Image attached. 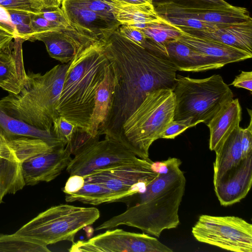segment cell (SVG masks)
<instances>
[{
	"instance_id": "obj_42",
	"label": "cell",
	"mask_w": 252,
	"mask_h": 252,
	"mask_svg": "<svg viewBox=\"0 0 252 252\" xmlns=\"http://www.w3.org/2000/svg\"><path fill=\"white\" fill-rule=\"evenodd\" d=\"M238 88H243L251 93L252 92V71H241L240 74L236 76L230 84Z\"/></svg>"
},
{
	"instance_id": "obj_45",
	"label": "cell",
	"mask_w": 252,
	"mask_h": 252,
	"mask_svg": "<svg viewBox=\"0 0 252 252\" xmlns=\"http://www.w3.org/2000/svg\"><path fill=\"white\" fill-rule=\"evenodd\" d=\"M45 8L60 7L63 0H44Z\"/></svg>"
},
{
	"instance_id": "obj_27",
	"label": "cell",
	"mask_w": 252,
	"mask_h": 252,
	"mask_svg": "<svg viewBox=\"0 0 252 252\" xmlns=\"http://www.w3.org/2000/svg\"><path fill=\"white\" fill-rule=\"evenodd\" d=\"M67 202H80L84 204L98 205L103 203L122 202V197L103 186L93 182H85L78 191L65 194Z\"/></svg>"
},
{
	"instance_id": "obj_32",
	"label": "cell",
	"mask_w": 252,
	"mask_h": 252,
	"mask_svg": "<svg viewBox=\"0 0 252 252\" xmlns=\"http://www.w3.org/2000/svg\"><path fill=\"white\" fill-rule=\"evenodd\" d=\"M52 130L56 136L65 144L66 149L70 147L79 133L74 124L61 116L54 121Z\"/></svg>"
},
{
	"instance_id": "obj_18",
	"label": "cell",
	"mask_w": 252,
	"mask_h": 252,
	"mask_svg": "<svg viewBox=\"0 0 252 252\" xmlns=\"http://www.w3.org/2000/svg\"><path fill=\"white\" fill-rule=\"evenodd\" d=\"M213 60L220 67L252 57V54L211 39L183 32L177 39Z\"/></svg>"
},
{
	"instance_id": "obj_20",
	"label": "cell",
	"mask_w": 252,
	"mask_h": 252,
	"mask_svg": "<svg viewBox=\"0 0 252 252\" xmlns=\"http://www.w3.org/2000/svg\"><path fill=\"white\" fill-rule=\"evenodd\" d=\"M187 33L222 42L252 54V20L230 24L216 30L181 29Z\"/></svg>"
},
{
	"instance_id": "obj_11",
	"label": "cell",
	"mask_w": 252,
	"mask_h": 252,
	"mask_svg": "<svg viewBox=\"0 0 252 252\" xmlns=\"http://www.w3.org/2000/svg\"><path fill=\"white\" fill-rule=\"evenodd\" d=\"M97 137L74 156L66 169L69 175L84 176L95 170L110 165L130 162L138 157L119 142Z\"/></svg>"
},
{
	"instance_id": "obj_13",
	"label": "cell",
	"mask_w": 252,
	"mask_h": 252,
	"mask_svg": "<svg viewBox=\"0 0 252 252\" xmlns=\"http://www.w3.org/2000/svg\"><path fill=\"white\" fill-rule=\"evenodd\" d=\"M71 154L62 147L32 156L21 162L25 185L34 186L40 182H49L66 168Z\"/></svg>"
},
{
	"instance_id": "obj_12",
	"label": "cell",
	"mask_w": 252,
	"mask_h": 252,
	"mask_svg": "<svg viewBox=\"0 0 252 252\" xmlns=\"http://www.w3.org/2000/svg\"><path fill=\"white\" fill-rule=\"evenodd\" d=\"M158 14L163 17L194 18L215 24H233L252 20L246 8L228 6L183 7L170 3L153 2Z\"/></svg>"
},
{
	"instance_id": "obj_4",
	"label": "cell",
	"mask_w": 252,
	"mask_h": 252,
	"mask_svg": "<svg viewBox=\"0 0 252 252\" xmlns=\"http://www.w3.org/2000/svg\"><path fill=\"white\" fill-rule=\"evenodd\" d=\"M68 66L58 64L45 74L27 73L26 82L17 94L0 99V106L9 116L38 129L52 130L59 116L57 106Z\"/></svg>"
},
{
	"instance_id": "obj_41",
	"label": "cell",
	"mask_w": 252,
	"mask_h": 252,
	"mask_svg": "<svg viewBox=\"0 0 252 252\" xmlns=\"http://www.w3.org/2000/svg\"><path fill=\"white\" fill-rule=\"evenodd\" d=\"M85 184L84 178L78 175H70L63 191L65 194H70L79 191Z\"/></svg>"
},
{
	"instance_id": "obj_26",
	"label": "cell",
	"mask_w": 252,
	"mask_h": 252,
	"mask_svg": "<svg viewBox=\"0 0 252 252\" xmlns=\"http://www.w3.org/2000/svg\"><path fill=\"white\" fill-rule=\"evenodd\" d=\"M112 2L114 16L121 25L142 29L148 24L164 20L156 12L152 3L123 4Z\"/></svg>"
},
{
	"instance_id": "obj_14",
	"label": "cell",
	"mask_w": 252,
	"mask_h": 252,
	"mask_svg": "<svg viewBox=\"0 0 252 252\" xmlns=\"http://www.w3.org/2000/svg\"><path fill=\"white\" fill-rule=\"evenodd\" d=\"M43 42L51 57L62 63H68L82 49L97 41L72 27L34 34L30 41Z\"/></svg>"
},
{
	"instance_id": "obj_3",
	"label": "cell",
	"mask_w": 252,
	"mask_h": 252,
	"mask_svg": "<svg viewBox=\"0 0 252 252\" xmlns=\"http://www.w3.org/2000/svg\"><path fill=\"white\" fill-rule=\"evenodd\" d=\"M109 63L100 42L82 49L68 63L57 110L80 133L88 134L95 95Z\"/></svg>"
},
{
	"instance_id": "obj_5",
	"label": "cell",
	"mask_w": 252,
	"mask_h": 252,
	"mask_svg": "<svg viewBox=\"0 0 252 252\" xmlns=\"http://www.w3.org/2000/svg\"><path fill=\"white\" fill-rule=\"evenodd\" d=\"M175 98L173 91L149 92L122 126L116 140L136 156L149 158L151 145L173 120Z\"/></svg>"
},
{
	"instance_id": "obj_24",
	"label": "cell",
	"mask_w": 252,
	"mask_h": 252,
	"mask_svg": "<svg viewBox=\"0 0 252 252\" xmlns=\"http://www.w3.org/2000/svg\"><path fill=\"white\" fill-rule=\"evenodd\" d=\"M0 133L8 141L21 137L41 139L59 147L65 144L53 130L38 129L8 115L0 106Z\"/></svg>"
},
{
	"instance_id": "obj_33",
	"label": "cell",
	"mask_w": 252,
	"mask_h": 252,
	"mask_svg": "<svg viewBox=\"0 0 252 252\" xmlns=\"http://www.w3.org/2000/svg\"><path fill=\"white\" fill-rule=\"evenodd\" d=\"M162 18L172 25L181 29H189L200 31H211L230 24H215L190 18L179 17H163Z\"/></svg>"
},
{
	"instance_id": "obj_19",
	"label": "cell",
	"mask_w": 252,
	"mask_h": 252,
	"mask_svg": "<svg viewBox=\"0 0 252 252\" xmlns=\"http://www.w3.org/2000/svg\"><path fill=\"white\" fill-rule=\"evenodd\" d=\"M242 118V108L238 98L224 104L207 124L210 130L209 149L216 151L232 131L238 126Z\"/></svg>"
},
{
	"instance_id": "obj_9",
	"label": "cell",
	"mask_w": 252,
	"mask_h": 252,
	"mask_svg": "<svg viewBox=\"0 0 252 252\" xmlns=\"http://www.w3.org/2000/svg\"><path fill=\"white\" fill-rule=\"evenodd\" d=\"M149 158L116 164L95 170L84 176L85 182L100 184L119 195L126 203L131 197L143 192L158 175Z\"/></svg>"
},
{
	"instance_id": "obj_29",
	"label": "cell",
	"mask_w": 252,
	"mask_h": 252,
	"mask_svg": "<svg viewBox=\"0 0 252 252\" xmlns=\"http://www.w3.org/2000/svg\"><path fill=\"white\" fill-rule=\"evenodd\" d=\"M138 29L152 41L162 46L168 42L177 40L182 33L181 29L165 19L160 22L148 24L143 28Z\"/></svg>"
},
{
	"instance_id": "obj_40",
	"label": "cell",
	"mask_w": 252,
	"mask_h": 252,
	"mask_svg": "<svg viewBox=\"0 0 252 252\" xmlns=\"http://www.w3.org/2000/svg\"><path fill=\"white\" fill-rule=\"evenodd\" d=\"M39 12L31 14L32 26L34 34L62 29L45 19Z\"/></svg>"
},
{
	"instance_id": "obj_28",
	"label": "cell",
	"mask_w": 252,
	"mask_h": 252,
	"mask_svg": "<svg viewBox=\"0 0 252 252\" xmlns=\"http://www.w3.org/2000/svg\"><path fill=\"white\" fill-rule=\"evenodd\" d=\"M47 246L15 233L0 234V252H49Z\"/></svg>"
},
{
	"instance_id": "obj_34",
	"label": "cell",
	"mask_w": 252,
	"mask_h": 252,
	"mask_svg": "<svg viewBox=\"0 0 252 252\" xmlns=\"http://www.w3.org/2000/svg\"><path fill=\"white\" fill-rule=\"evenodd\" d=\"M87 9L96 13L116 25L121 24L114 15L112 1L111 0H74Z\"/></svg>"
},
{
	"instance_id": "obj_35",
	"label": "cell",
	"mask_w": 252,
	"mask_h": 252,
	"mask_svg": "<svg viewBox=\"0 0 252 252\" xmlns=\"http://www.w3.org/2000/svg\"><path fill=\"white\" fill-rule=\"evenodd\" d=\"M0 6L32 14L38 13L45 7L44 0H0Z\"/></svg>"
},
{
	"instance_id": "obj_30",
	"label": "cell",
	"mask_w": 252,
	"mask_h": 252,
	"mask_svg": "<svg viewBox=\"0 0 252 252\" xmlns=\"http://www.w3.org/2000/svg\"><path fill=\"white\" fill-rule=\"evenodd\" d=\"M117 31L121 35L142 48L157 54L167 57L165 46L152 41L140 30L131 26L121 25Z\"/></svg>"
},
{
	"instance_id": "obj_22",
	"label": "cell",
	"mask_w": 252,
	"mask_h": 252,
	"mask_svg": "<svg viewBox=\"0 0 252 252\" xmlns=\"http://www.w3.org/2000/svg\"><path fill=\"white\" fill-rule=\"evenodd\" d=\"M22 161L4 137L0 147V203L7 194H15L25 183L21 171Z\"/></svg>"
},
{
	"instance_id": "obj_17",
	"label": "cell",
	"mask_w": 252,
	"mask_h": 252,
	"mask_svg": "<svg viewBox=\"0 0 252 252\" xmlns=\"http://www.w3.org/2000/svg\"><path fill=\"white\" fill-rule=\"evenodd\" d=\"M24 41L15 37L0 49V87L9 94H18L26 81L22 50Z\"/></svg>"
},
{
	"instance_id": "obj_10",
	"label": "cell",
	"mask_w": 252,
	"mask_h": 252,
	"mask_svg": "<svg viewBox=\"0 0 252 252\" xmlns=\"http://www.w3.org/2000/svg\"><path fill=\"white\" fill-rule=\"evenodd\" d=\"M71 252H172L157 238L145 233L109 229L87 241L72 243Z\"/></svg>"
},
{
	"instance_id": "obj_2",
	"label": "cell",
	"mask_w": 252,
	"mask_h": 252,
	"mask_svg": "<svg viewBox=\"0 0 252 252\" xmlns=\"http://www.w3.org/2000/svg\"><path fill=\"white\" fill-rule=\"evenodd\" d=\"M180 159L169 158L154 162L158 175L141 193L131 196L123 213L100 224L95 231L125 225L159 237L165 229L176 228L179 223V208L186 187V179L180 166Z\"/></svg>"
},
{
	"instance_id": "obj_7",
	"label": "cell",
	"mask_w": 252,
	"mask_h": 252,
	"mask_svg": "<svg viewBox=\"0 0 252 252\" xmlns=\"http://www.w3.org/2000/svg\"><path fill=\"white\" fill-rule=\"evenodd\" d=\"M99 217L100 212L95 207L61 204L41 212L15 234L46 246L63 241L73 243L76 234Z\"/></svg>"
},
{
	"instance_id": "obj_1",
	"label": "cell",
	"mask_w": 252,
	"mask_h": 252,
	"mask_svg": "<svg viewBox=\"0 0 252 252\" xmlns=\"http://www.w3.org/2000/svg\"><path fill=\"white\" fill-rule=\"evenodd\" d=\"M114 77L111 112L101 135L116 140L121 127L149 92L173 90L178 69L166 57L146 50L114 32L103 42Z\"/></svg>"
},
{
	"instance_id": "obj_38",
	"label": "cell",
	"mask_w": 252,
	"mask_h": 252,
	"mask_svg": "<svg viewBox=\"0 0 252 252\" xmlns=\"http://www.w3.org/2000/svg\"><path fill=\"white\" fill-rule=\"evenodd\" d=\"M39 14L47 21L60 28L71 27L60 7L44 8L39 12Z\"/></svg>"
},
{
	"instance_id": "obj_46",
	"label": "cell",
	"mask_w": 252,
	"mask_h": 252,
	"mask_svg": "<svg viewBox=\"0 0 252 252\" xmlns=\"http://www.w3.org/2000/svg\"><path fill=\"white\" fill-rule=\"evenodd\" d=\"M3 139V135L0 133V147L1 146V144L2 143V140Z\"/></svg>"
},
{
	"instance_id": "obj_23",
	"label": "cell",
	"mask_w": 252,
	"mask_h": 252,
	"mask_svg": "<svg viewBox=\"0 0 252 252\" xmlns=\"http://www.w3.org/2000/svg\"><path fill=\"white\" fill-rule=\"evenodd\" d=\"M168 59L178 70L199 72L221 68L208 56L178 40L165 44Z\"/></svg>"
},
{
	"instance_id": "obj_21",
	"label": "cell",
	"mask_w": 252,
	"mask_h": 252,
	"mask_svg": "<svg viewBox=\"0 0 252 252\" xmlns=\"http://www.w3.org/2000/svg\"><path fill=\"white\" fill-rule=\"evenodd\" d=\"M114 93V77L109 63L103 81L97 90L90 118L88 135L93 138L101 135V132L111 112Z\"/></svg>"
},
{
	"instance_id": "obj_44",
	"label": "cell",
	"mask_w": 252,
	"mask_h": 252,
	"mask_svg": "<svg viewBox=\"0 0 252 252\" xmlns=\"http://www.w3.org/2000/svg\"><path fill=\"white\" fill-rule=\"evenodd\" d=\"M123 4H140L149 2L148 0H111Z\"/></svg>"
},
{
	"instance_id": "obj_8",
	"label": "cell",
	"mask_w": 252,
	"mask_h": 252,
	"mask_svg": "<svg viewBox=\"0 0 252 252\" xmlns=\"http://www.w3.org/2000/svg\"><path fill=\"white\" fill-rule=\"evenodd\" d=\"M191 232L201 243L232 252H252V224L238 217L202 215Z\"/></svg>"
},
{
	"instance_id": "obj_48",
	"label": "cell",
	"mask_w": 252,
	"mask_h": 252,
	"mask_svg": "<svg viewBox=\"0 0 252 252\" xmlns=\"http://www.w3.org/2000/svg\"><path fill=\"white\" fill-rule=\"evenodd\" d=\"M150 2L152 3L153 0H148Z\"/></svg>"
},
{
	"instance_id": "obj_31",
	"label": "cell",
	"mask_w": 252,
	"mask_h": 252,
	"mask_svg": "<svg viewBox=\"0 0 252 252\" xmlns=\"http://www.w3.org/2000/svg\"><path fill=\"white\" fill-rule=\"evenodd\" d=\"M7 10L10 21L15 28L16 37L24 41L30 40L34 34L31 23L32 13L17 10Z\"/></svg>"
},
{
	"instance_id": "obj_15",
	"label": "cell",
	"mask_w": 252,
	"mask_h": 252,
	"mask_svg": "<svg viewBox=\"0 0 252 252\" xmlns=\"http://www.w3.org/2000/svg\"><path fill=\"white\" fill-rule=\"evenodd\" d=\"M61 5L71 27L97 42H105L119 27L74 0H63Z\"/></svg>"
},
{
	"instance_id": "obj_16",
	"label": "cell",
	"mask_w": 252,
	"mask_h": 252,
	"mask_svg": "<svg viewBox=\"0 0 252 252\" xmlns=\"http://www.w3.org/2000/svg\"><path fill=\"white\" fill-rule=\"evenodd\" d=\"M252 184V154L214 183V190L220 205L227 206L244 198Z\"/></svg>"
},
{
	"instance_id": "obj_43",
	"label": "cell",
	"mask_w": 252,
	"mask_h": 252,
	"mask_svg": "<svg viewBox=\"0 0 252 252\" xmlns=\"http://www.w3.org/2000/svg\"><path fill=\"white\" fill-rule=\"evenodd\" d=\"M15 36L6 30H0V49L8 44Z\"/></svg>"
},
{
	"instance_id": "obj_6",
	"label": "cell",
	"mask_w": 252,
	"mask_h": 252,
	"mask_svg": "<svg viewBox=\"0 0 252 252\" xmlns=\"http://www.w3.org/2000/svg\"><path fill=\"white\" fill-rule=\"evenodd\" d=\"M175 98L173 120L191 119L195 126L206 125L233 93L219 74L194 79L177 74L173 89Z\"/></svg>"
},
{
	"instance_id": "obj_39",
	"label": "cell",
	"mask_w": 252,
	"mask_h": 252,
	"mask_svg": "<svg viewBox=\"0 0 252 252\" xmlns=\"http://www.w3.org/2000/svg\"><path fill=\"white\" fill-rule=\"evenodd\" d=\"M250 113V121L249 126L241 129V145L242 159L246 158L252 154V110L247 109Z\"/></svg>"
},
{
	"instance_id": "obj_47",
	"label": "cell",
	"mask_w": 252,
	"mask_h": 252,
	"mask_svg": "<svg viewBox=\"0 0 252 252\" xmlns=\"http://www.w3.org/2000/svg\"><path fill=\"white\" fill-rule=\"evenodd\" d=\"M0 30H7L6 29H5L4 28H3L2 26H1V25H0ZM8 31V30H7Z\"/></svg>"
},
{
	"instance_id": "obj_25",
	"label": "cell",
	"mask_w": 252,
	"mask_h": 252,
	"mask_svg": "<svg viewBox=\"0 0 252 252\" xmlns=\"http://www.w3.org/2000/svg\"><path fill=\"white\" fill-rule=\"evenodd\" d=\"M241 129L240 126L235 128L215 151L213 184L236 167L243 159L241 145Z\"/></svg>"
},
{
	"instance_id": "obj_37",
	"label": "cell",
	"mask_w": 252,
	"mask_h": 252,
	"mask_svg": "<svg viewBox=\"0 0 252 252\" xmlns=\"http://www.w3.org/2000/svg\"><path fill=\"white\" fill-rule=\"evenodd\" d=\"M195 125L192 123L191 119L179 121H172L160 133L159 138L174 139L187 128Z\"/></svg>"
},
{
	"instance_id": "obj_36",
	"label": "cell",
	"mask_w": 252,
	"mask_h": 252,
	"mask_svg": "<svg viewBox=\"0 0 252 252\" xmlns=\"http://www.w3.org/2000/svg\"><path fill=\"white\" fill-rule=\"evenodd\" d=\"M153 2L170 3L180 6L189 7L228 6L230 5L225 0H153Z\"/></svg>"
}]
</instances>
